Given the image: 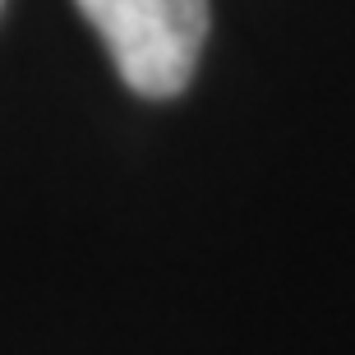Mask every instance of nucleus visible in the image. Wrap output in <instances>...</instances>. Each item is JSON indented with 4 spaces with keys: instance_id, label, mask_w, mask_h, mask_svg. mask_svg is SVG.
Segmentation results:
<instances>
[{
    "instance_id": "obj_1",
    "label": "nucleus",
    "mask_w": 355,
    "mask_h": 355,
    "mask_svg": "<svg viewBox=\"0 0 355 355\" xmlns=\"http://www.w3.org/2000/svg\"><path fill=\"white\" fill-rule=\"evenodd\" d=\"M120 79L144 97H175L208 37V0H79Z\"/></svg>"
}]
</instances>
